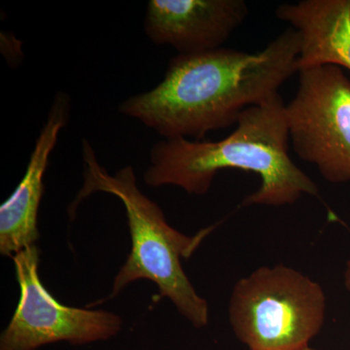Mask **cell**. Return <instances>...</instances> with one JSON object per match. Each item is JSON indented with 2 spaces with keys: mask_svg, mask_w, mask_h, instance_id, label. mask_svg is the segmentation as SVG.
Segmentation results:
<instances>
[{
  "mask_svg": "<svg viewBox=\"0 0 350 350\" xmlns=\"http://www.w3.org/2000/svg\"><path fill=\"white\" fill-rule=\"evenodd\" d=\"M301 38L287 29L257 53L219 48L170 59L162 82L130 96L119 111L169 139L202 140L238 123L244 110L280 94L298 73Z\"/></svg>",
  "mask_w": 350,
  "mask_h": 350,
  "instance_id": "obj_1",
  "label": "cell"
},
{
  "mask_svg": "<svg viewBox=\"0 0 350 350\" xmlns=\"http://www.w3.org/2000/svg\"><path fill=\"white\" fill-rule=\"evenodd\" d=\"M285 105L278 94L247 108L234 131L218 142L163 138L152 147L145 184L204 196L219 172L241 170L261 179L256 192L244 198L243 206L278 207L295 204L305 195L317 197V184L289 156Z\"/></svg>",
  "mask_w": 350,
  "mask_h": 350,
  "instance_id": "obj_2",
  "label": "cell"
},
{
  "mask_svg": "<svg viewBox=\"0 0 350 350\" xmlns=\"http://www.w3.org/2000/svg\"><path fill=\"white\" fill-rule=\"evenodd\" d=\"M82 159L83 184L69 204L70 221L75 218L80 204L94 193L115 196L125 208L131 241L130 252L115 275L111 291L88 308L116 298L133 282L148 280L156 285L159 299L167 298L191 325L198 329L208 325V301L189 280L182 259L192 256L216 225L193 236L183 234L170 225L162 207L140 190L131 165L110 174L98 162L87 139L82 142Z\"/></svg>",
  "mask_w": 350,
  "mask_h": 350,
  "instance_id": "obj_3",
  "label": "cell"
},
{
  "mask_svg": "<svg viewBox=\"0 0 350 350\" xmlns=\"http://www.w3.org/2000/svg\"><path fill=\"white\" fill-rule=\"evenodd\" d=\"M323 288L285 265L261 267L232 288L228 314L239 342L250 350L308 347L326 319Z\"/></svg>",
  "mask_w": 350,
  "mask_h": 350,
  "instance_id": "obj_4",
  "label": "cell"
},
{
  "mask_svg": "<svg viewBox=\"0 0 350 350\" xmlns=\"http://www.w3.org/2000/svg\"><path fill=\"white\" fill-rule=\"evenodd\" d=\"M298 73L297 93L285 105L295 153L330 183L350 182V79L331 64Z\"/></svg>",
  "mask_w": 350,
  "mask_h": 350,
  "instance_id": "obj_5",
  "label": "cell"
},
{
  "mask_svg": "<svg viewBox=\"0 0 350 350\" xmlns=\"http://www.w3.org/2000/svg\"><path fill=\"white\" fill-rule=\"evenodd\" d=\"M40 254L36 244L11 258L20 298L0 334V350H38L57 342L91 345L119 335L124 320L118 313L66 306L53 296L39 275Z\"/></svg>",
  "mask_w": 350,
  "mask_h": 350,
  "instance_id": "obj_6",
  "label": "cell"
},
{
  "mask_svg": "<svg viewBox=\"0 0 350 350\" xmlns=\"http://www.w3.org/2000/svg\"><path fill=\"white\" fill-rule=\"evenodd\" d=\"M248 13L243 0H150L144 31L178 55L199 54L222 48Z\"/></svg>",
  "mask_w": 350,
  "mask_h": 350,
  "instance_id": "obj_7",
  "label": "cell"
},
{
  "mask_svg": "<svg viewBox=\"0 0 350 350\" xmlns=\"http://www.w3.org/2000/svg\"><path fill=\"white\" fill-rule=\"evenodd\" d=\"M71 98L57 92L19 185L0 206V254L12 258L36 245L40 234L38 211L44 195V175L59 133L68 124Z\"/></svg>",
  "mask_w": 350,
  "mask_h": 350,
  "instance_id": "obj_8",
  "label": "cell"
},
{
  "mask_svg": "<svg viewBox=\"0 0 350 350\" xmlns=\"http://www.w3.org/2000/svg\"><path fill=\"white\" fill-rule=\"evenodd\" d=\"M275 15L300 36L298 72L323 64L350 71V0H301L282 4Z\"/></svg>",
  "mask_w": 350,
  "mask_h": 350,
  "instance_id": "obj_9",
  "label": "cell"
},
{
  "mask_svg": "<svg viewBox=\"0 0 350 350\" xmlns=\"http://www.w3.org/2000/svg\"><path fill=\"white\" fill-rule=\"evenodd\" d=\"M344 283L347 291L350 292V259L347 262V266H345Z\"/></svg>",
  "mask_w": 350,
  "mask_h": 350,
  "instance_id": "obj_10",
  "label": "cell"
},
{
  "mask_svg": "<svg viewBox=\"0 0 350 350\" xmlns=\"http://www.w3.org/2000/svg\"><path fill=\"white\" fill-rule=\"evenodd\" d=\"M296 350H317V349H312V347H310V345H308V347H303V349H296Z\"/></svg>",
  "mask_w": 350,
  "mask_h": 350,
  "instance_id": "obj_11",
  "label": "cell"
}]
</instances>
